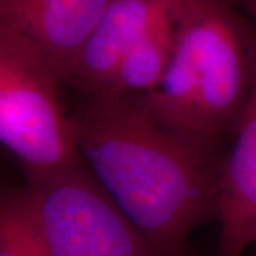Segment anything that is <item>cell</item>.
Returning a JSON list of instances; mask_svg holds the SVG:
<instances>
[{
  "label": "cell",
  "mask_w": 256,
  "mask_h": 256,
  "mask_svg": "<svg viewBox=\"0 0 256 256\" xmlns=\"http://www.w3.org/2000/svg\"><path fill=\"white\" fill-rule=\"evenodd\" d=\"M78 154L156 256H181L216 216L218 146L156 120L134 98L82 96L70 114Z\"/></svg>",
  "instance_id": "obj_1"
},
{
  "label": "cell",
  "mask_w": 256,
  "mask_h": 256,
  "mask_svg": "<svg viewBox=\"0 0 256 256\" xmlns=\"http://www.w3.org/2000/svg\"><path fill=\"white\" fill-rule=\"evenodd\" d=\"M174 18L168 68L137 101L161 124L218 146L246 104L255 24L232 0H178Z\"/></svg>",
  "instance_id": "obj_2"
},
{
  "label": "cell",
  "mask_w": 256,
  "mask_h": 256,
  "mask_svg": "<svg viewBox=\"0 0 256 256\" xmlns=\"http://www.w3.org/2000/svg\"><path fill=\"white\" fill-rule=\"evenodd\" d=\"M62 82L32 38L0 24V146L24 172L53 171L82 160L60 101Z\"/></svg>",
  "instance_id": "obj_3"
},
{
  "label": "cell",
  "mask_w": 256,
  "mask_h": 256,
  "mask_svg": "<svg viewBox=\"0 0 256 256\" xmlns=\"http://www.w3.org/2000/svg\"><path fill=\"white\" fill-rule=\"evenodd\" d=\"M24 175L53 256H156L82 160Z\"/></svg>",
  "instance_id": "obj_4"
},
{
  "label": "cell",
  "mask_w": 256,
  "mask_h": 256,
  "mask_svg": "<svg viewBox=\"0 0 256 256\" xmlns=\"http://www.w3.org/2000/svg\"><path fill=\"white\" fill-rule=\"evenodd\" d=\"M250 88L220 165L215 256H242L256 239V26L250 43Z\"/></svg>",
  "instance_id": "obj_5"
},
{
  "label": "cell",
  "mask_w": 256,
  "mask_h": 256,
  "mask_svg": "<svg viewBox=\"0 0 256 256\" xmlns=\"http://www.w3.org/2000/svg\"><path fill=\"white\" fill-rule=\"evenodd\" d=\"M176 2L112 0L80 48L66 84L82 96L102 92L126 54L172 13Z\"/></svg>",
  "instance_id": "obj_6"
},
{
  "label": "cell",
  "mask_w": 256,
  "mask_h": 256,
  "mask_svg": "<svg viewBox=\"0 0 256 256\" xmlns=\"http://www.w3.org/2000/svg\"><path fill=\"white\" fill-rule=\"evenodd\" d=\"M112 0H0V24L26 34L66 82L80 48Z\"/></svg>",
  "instance_id": "obj_7"
},
{
  "label": "cell",
  "mask_w": 256,
  "mask_h": 256,
  "mask_svg": "<svg viewBox=\"0 0 256 256\" xmlns=\"http://www.w3.org/2000/svg\"><path fill=\"white\" fill-rule=\"evenodd\" d=\"M174 16L175 9L128 52L106 88L97 94H110L137 100L156 90L164 77L172 56Z\"/></svg>",
  "instance_id": "obj_8"
},
{
  "label": "cell",
  "mask_w": 256,
  "mask_h": 256,
  "mask_svg": "<svg viewBox=\"0 0 256 256\" xmlns=\"http://www.w3.org/2000/svg\"><path fill=\"white\" fill-rule=\"evenodd\" d=\"M0 256H53L24 186H0Z\"/></svg>",
  "instance_id": "obj_9"
},
{
  "label": "cell",
  "mask_w": 256,
  "mask_h": 256,
  "mask_svg": "<svg viewBox=\"0 0 256 256\" xmlns=\"http://www.w3.org/2000/svg\"><path fill=\"white\" fill-rule=\"evenodd\" d=\"M232 3L256 26V0H232Z\"/></svg>",
  "instance_id": "obj_10"
},
{
  "label": "cell",
  "mask_w": 256,
  "mask_h": 256,
  "mask_svg": "<svg viewBox=\"0 0 256 256\" xmlns=\"http://www.w3.org/2000/svg\"><path fill=\"white\" fill-rule=\"evenodd\" d=\"M254 245H256V239H255V244H254Z\"/></svg>",
  "instance_id": "obj_11"
}]
</instances>
